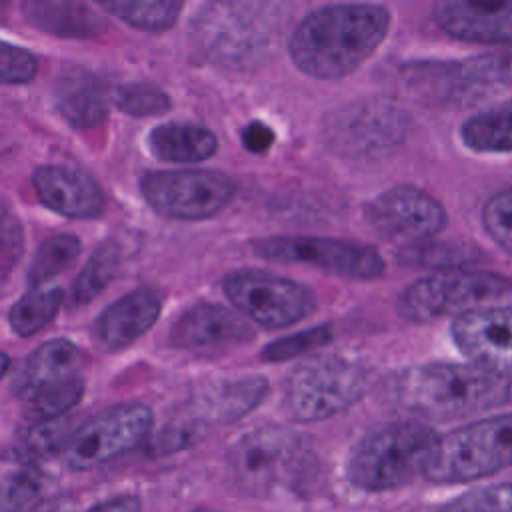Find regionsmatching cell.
<instances>
[{
	"instance_id": "16",
	"label": "cell",
	"mask_w": 512,
	"mask_h": 512,
	"mask_svg": "<svg viewBox=\"0 0 512 512\" xmlns=\"http://www.w3.org/2000/svg\"><path fill=\"white\" fill-rule=\"evenodd\" d=\"M38 198L68 218H94L104 208L102 188L84 172L66 166H42L32 174Z\"/></svg>"
},
{
	"instance_id": "35",
	"label": "cell",
	"mask_w": 512,
	"mask_h": 512,
	"mask_svg": "<svg viewBox=\"0 0 512 512\" xmlns=\"http://www.w3.org/2000/svg\"><path fill=\"white\" fill-rule=\"evenodd\" d=\"M24 250V232L14 212L0 204V280L10 274Z\"/></svg>"
},
{
	"instance_id": "30",
	"label": "cell",
	"mask_w": 512,
	"mask_h": 512,
	"mask_svg": "<svg viewBox=\"0 0 512 512\" xmlns=\"http://www.w3.org/2000/svg\"><path fill=\"white\" fill-rule=\"evenodd\" d=\"M116 106L130 116H154L170 108V98L164 90L148 82L124 84L114 92Z\"/></svg>"
},
{
	"instance_id": "9",
	"label": "cell",
	"mask_w": 512,
	"mask_h": 512,
	"mask_svg": "<svg viewBox=\"0 0 512 512\" xmlns=\"http://www.w3.org/2000/svg\"><path fill=\"white\" fill-rule=\"evenodd\" d=\"M236 184L216 170H164L142 178L146 202L174 220H202L220 212L234 196Z\"/></svg>"
},
{
	"instance_id": "10",
	"label": "cell",
	"mask_w": 512,
	"mask_h": 512,
	"mask_svg": "<svg viewBox=\"0 0 512 512\" xmlns=\"http://www.w3.org/2000/svg\"><path fill=\"white\" fill-rule=\"evenodd\" d=\"M222 286L242 314L270 330L292 326L316 310V298L304 284L268 272H234Z\"/></svg>"
},
{
	"instance_id": "14",
	"label": "cell",
	"mask_w": 512,
	"mask_h": 512,
	"mask_svg": "<svg viewBox=\"0 0 512 512\" xmlns=\"http://www.w3.org/2000/svg\"><path fill=\"white\" fill-rule=\"evenodd\" d=\"M252 338V326L236 312L218 304L188 308L170 330L172 344L190 352H224Z\"/></svg>"
},
{
	"instance_id": "20",
	"label": "cell",
	"mask_w": 512,
	"mask_h": 512,
	"mask_svg": "<svg viewBox=\"0 0 512 512\" xmlns=\"http://www.w3.org/2000/svg\"><path fill=\"white\" fill-rule=\"evenodd\" d=\"M22 8L26 20L36 28L64 38H88L96 36L104 28V20L80 2L34 0L26 2Z\"/></svg>"
},
{
	"instance_id": "38",
	"label": "cell",
	"mask_w": 512,
	"mask_h": 512,
	"mask_svg": "<svg viewBox=\"0 0 512 512\" xmlns=\"http://www.w3.org/2000/svg\"><path fill=\"white\" fill-rule=\"evenodd\" d=\"M142 504L140 498L134 494H118L112 498H106L94 506H90L86 512H140Z\"/></svg>"
},
{
	"instance_id": "32",
	"label": "cell",
	"mask_w": 512,
	"mask_h": 512,
	"mask_svg": "<svg viewBox=\"0 0 512 512\" xmlns=\"http://www.w3.org/2000/svg\"><path fill=\"white\" fill-rule=\"evenodd\" d=\"M482 222L490 238L512 254V188L494 194L484 204Z\"/></svg>"
},
{
	"instance_id": "5",
	"label": "cell",
	"mask_w": 512,
	"mask_h": 512,
	"mask_svg": "<svg viewBox=\"0 0 512 512\" xmlns=\"http://www.w3.org/2000/svg\"><path fill=\"white\" fill-rule=\"evenodd\" d=\"M372 384V372L362 362L328 356L298 366L286 380L284 406L298 422L334 416L358 402Z\"/></svg>"
},
{
	"instance_id": "4",
	"label": "cell",
	"mask_w": 512,
	"mask_h": 512,
	"mask_svg": "<svg viewBox=\"0 0 512 512\" xmlns=\"http://www.w3.org/2000/svg\"><path fill=\"white\" fill-rule=\"evenodd\" d=\"M310 462L312 452L308 440L280 426L250 430L238 438L228 454L232 482L250 496L294 488L308 472Z\"/></svg>"
},
{
	"instance_id": "6",
	"label": "cell",
	"mask_w": 512,
	"mask_h": 512,
	"mask_svg": "<svg viewBox=\"0 0 512 512\" xmlns=\"http://www.w3.org/2000/svg\"><path fill=\"white\" fill-rule=\"evenodd\" d=\"M512 298V280L490 272H436L404 288L398 312L412 322L468 314Z\"/></svg>"
},
{
	"instance_id": "7",
	"label": "cell",
	"mask_w": 512,
	"mask_h": 512,
	"mask_svg": "<svg viewBox=\"0 0 512 512\" xmlns=\"http://www.w3.org/2000/svg\"><path fill=\"white\" fill-rule=\"evenodd\" d=\"M512 464V414L484 418L440 436L426 472L430 482L460 484Z\"/></svg>"
},
{
	"instance_id": "29",
	"label": "cell",
	"mask_w": 512,
	"mask_h": 512,
	"mask_svg": "<svg viewBox=\"0 0 512 512\" xmlns=\"http://www.w3.org/2000/svg\"><path fill=\"white\" fill-rule=\"evenodd\" d=\"M266 380L260 376L242 378L236 382H230L220 390V394L214 398V414L220 420H236L242 414L250 412L260 398L266 394Z\"/></svg>"
},
{
	"instance_id": "13",
	"label": "cell",
	"mask_w": 512,
	"mask_h": 512,
	"mask_svg": "<svg viewBox=\"0 0 512 512\" xmlns=\"http://www.w3.org/2000/svg\"><path fill=\"white\" fill-rule=\"evenodd\" d=\"M452 338L472 364L512 376V306L498 304L454 318Z\"/></svg>"
},
{
	"instance_id": "22",
	"label": "cell",
	"mask_w": 512,
	"mask_h": 512,
	"mask_svg": "<svg viewBox=\"0 0 512 512\" xmlns=\"http://www.w3.org/2000/svg\"><path fill=\"white\" fill-rule=\"evenodd\" d=\"M460 138L476 152H512V100L470 116L460 128Z\"/></svg>"
},
{
	"instance_id": "27",
	"label": "cell",
	"mask_w": 512,
	"mask_h": 512,
	"mask_svg": "<svg viewBox=\"0 0 512 512\" xmlns=\"http://www.w3.org/2000/svg\"><path fill=\"white\" fill-rule=\"evenodd\" d=\"M458 72V86L462 90L490 88L512 82V50L484 54L452 66Z\"/></svg>"
},
{
	"instance_id": "25",
	"label": "cell",
	"mask_w": 512,
	"mask_h": 512,
	"mask_svg": "<svg viewBox=\"0 0 512 512\" xmlns=\"http://www.w3.org/2000/svg\"><path fill=\"white\" fill-rule=\"evenodd\" d=\"M100 6L106 12L114 14L116 18L128 22L130 26L146 28V30L170 28L182 10V4L176 0H144V2L112 0V2H100Z\"/></svg>"
},
{
	"instance_id": "37",
	"label": "cell",
	"mask_w": 512,
	"mask_h": 512,
	"mask_svg": "<svg viewBox=\"0 0 512 512\" xmlns=\"http://www.w3.org/2000/svg\"><path fill=\"white\" fill-rule=\"evenodd\" d=\"M272 142H274V132L264 122L254 120L242 130V144L246 146V150L254 154L266 152L272 146Z\"/></svg>"
},
{
	"instance_id": "34",
	"label": "cell",
	"mask_w": 512,
	"mask_h": 512,
	"mask_svg": "<svg viewBox=\"0 0 512 512\" xmlns=\"http://www.w3.org/2000/svg\"><path fill=\"white\" fill-rule=\"evenodd\" d=\"M70 434H66V420L64 418L38 420L28 430V434L24 438V444H22V450L30 458L40 456V454H50L56 448L64 450Z\"/></svg>"
},
{
	"instance_id": "26",
	"label": "cell",
	"mask_w": 512,
	"mask_h": 512,
	"mask_svg": "<svg viewBox=\"0 0 512 512\" xmlns=\"http://www.w3.org/2000/svg\"><path fill=\"white\" fill-rule=\"evenodd\" d=\"M80 252V242L72 234H58L48 238L36 252L30 270H28V282L34 288H40L48 280L60 276L64 270H68L76 256Z\"/></svg>"
},
{
	"instance_id": "40",
	"label": "cell",
	"mask_w": 512,
	"mask_h": 512,
	"mask_svg": "<svg viewBox=\"0 0 512 512\" xmlns=\"http://www.w3.org/2000/svg\"><path fill=\"white\" fill-rule=\"evenodd\" d=\"M188 512H212V510H206V508H194V510H188Z\"/></svg>"
},
{
	"instance_id": "28",
	"label": "cell",
	"mask_w": 512,
	"mask_h": 512,
	"mask_svg": "<svg viewBox=\"0 0 512 512\" xmlns=\"http://www.w3.org/2000/svg\"><path fill=\"white\" fill-rule=\"evenodd\" d=\"M120 260V248L116 242H104L92 258L84 264L80 274L72 284L74 304H88L96 294H100L112 280Z\"/></svg>"
},
{
	"instance_id": "19",
	"label": "cell",
	"mask_w": 512,
	"mask_h": 512,
	"mask_svg": "<svg viewBox=\"0 0 512 512\" xmlns=\"http://www.w3.org/2000/svg\"><path fill=\"white\" fill-rule=\"evenodd\" d=\"M150 152L164 162H200L210 158L218 140L212 130L192 122H168L148 134Z\"/></svg>"
},
{
	"instance_id": "1",
	"label": "cell",
	"mask_w": 512,
	"mask_h": 512,
	"mask_svg": "<svg viewBox=\"0 0 512 512\" xmlns=\"http://www.w3.org/2000/svg\"><path fill=\"white\" fill-rule=\"evenodd\" d=\"M390 12L378 4H330L310 12L290 38V58L308 76H348L382 44Z\"/></svg>"
},
{
	"instance_id": "33",
	"label": "cell",
	"mask_w": 512,
	"mask_h": 512,
	"mask_svg": "<svg viewBox=\"0 0 512 512\" xmlns=\"http://www.w3.org/2000/svg\"><path fill=\"white\" fill-rule=\"evenodd\" d=\"M328 340H330V328L328 326H318V328L304 330V332H298L294 336H288V338H282V340H276V342L268 344L262 350V358L268 360V362H282V360L294 358L302 352L320 348Z\"/></svg>"
},
{
	"instance_id": "23",
	"label": "cell",
	"mask_w": 512,
	"mask_h": 512,
	"mask_svg": "<svg viewBox=\"0 0 512 512\" xmlns=\"http://www.w3.org/2000/svg\"><path fill=\"white\" fill-rule=\"evenodd\" d=\"M62 304V290L34 288L26 292L10 310V328L18 336H32L42 330L58 312Z\"/></svg>"
},
{
	"instance_id": "8",
	"label": "cell",
	"mask_w": 512,
	"mask_h": 512,
	"mask_svg": "<svg viewBox=\"0 0 512 512\" xmlns=\"http://www.w3.org/2000/svg\"><path fill=\"white\" fill-rule=\"evenodd\" d=\"M152 410L140 402L116 404L74 430L62 450L74 470H90L138 446L152 428Z\"/></svg>"
},
{
	"instance_id": "21",
	"label": "cell",
	"mask_w": 512,
	"mask_h": 512,
	"mask_svg": "<svg viewBox=\"0 0 512 512\" xmlns=\"http://www.w3.org/2000/svg\"><path fill=\"white\" fill-rule=\"evenodd\" d=\"M62 116L76 128H92L106 116V96L100 82L84 72L64 76L56 88Z\"/></svg>"
},
{
	"instance_id": "36",
	"label": "cell",
	"mask_w": 512,
	"mask_h": 512,
	"mask_svg": "<svg viewBox=\"0 0 512 512\" xmlns=\"http://www.w3.org/2000/svg\"><path fill=\"white\" fill-rule=\"evenodd\" d=\"M36 70V58L26 48L0 42V84L30 82Z\"/></svg>"
},
{
	"instance_id": "12",
	"label": "cell",
	"mask_w": 512,
	"mask_h": 512,
	"mask_svg": "<svg viewBox=\"0 0 512 512\" xmlns=\"http://www.w3.org/2000/svg\"><path fill=\"white\" fill-rule=\"evenodd\" d=\"M366 220L386 240L422 242L444 230L446 210L420 188L394 186L368 202Z\"/></svg>"
},
{
	"instance_id": "31",
	"label": "cell",
	"mask_w": 512,
	"mask_h": 512,
	"mask_svg": "<svg viewBox=\"0 0 512 512\" xmlns=\"http://www.w3.org/2000/svg\"><path fill=\"white\" fill-rule=\"evenodd\" d=\"M438 512H512V482L464 492Z\"/></svg>"
},
{
	"instance_id": "3",
	"label": "cell",
	"mask_w": 512,
	"mask_h": 512,
	"mask_svg": "<svg viewBox=\"0 0 512 512\" xmlns=\"http://www.w3.org/2000/svg\"><path fill=\"white\" fill-rule=\"evenodd\" d=\"M440 436L420 422L386 424L360 440L348 460V480L366 492H386L426 476Z\"/></svg>"
},
{
	"instance_id": "18",
	"label": "cell",
	"mask_w": 512,
	"mask_h": 512,
	"mask_svg": "<svg viewBox=\"0 0 512 512\" xmlns=\"http://www.w3.org/2000/svg\"><path fill=\"white\" fill-rule=\"evenodd\" d=\"M82 354L66 338H54L38 346L22 364L14 390L26 402L36 394L78 378Z\"/></svg>"
},
{
	"instance_id": "11",
	"label": "cell",
	"mask_w": 512,
	"mask_h": 512,
	"mask_svg": "<svg viewBox=\"0 0 512 512\" xmlns=\"http://www.w3.org/2000/svg\"><path fill=\"white\" fill-rule=\"evenodd\" d=\"M254 250L260 258L266 260L312 264L326 272L356 280H370L384 272V262L372 246L350 240L316 236H274L258 240L254 244Z\"/></svg>"
},
{
	"instance_id": "2",
	"label": "cell",
	"mask_w": 512,
	"mask_h": 512,
	"mask_svg": "<svg viewBox=\"0 0 512 512\" xmlns=\"http://www.w3.org/2000/svg\"><path fill=\"white\" fill-rule=\"evenodd\" d=\"M510 378L476 364H424L394 382L396 400L430 420H452L508 402Z\"/></svg>"
},
{
	"instance_id": "24",
	"label": "cell",
	"mask_w": 512,
	"mask_h": 512,
	"mask_svg": "<svg viewBox=\"0 0 512 512\" xmlns=\"http://www.w3.org/2000/svg\"><path fill=\"white\" fill-rule=\"evenodd\" d=\"M48 480L34 464H24L0 478V512H28L38 504Z\"/></svg>"
},
{
	"instance_id": "39",
	"label": "cell",
	"mask_w": 512,
	"mask_h": 512,
	"mask_svg": "<svg viewBox=\"0 0 512 512\" xmlns=\"http://www.w3.org/2000/svg\"><path fill=\"white\" fill-rule=\"evenodd\" d=\"M8 368H10V358L4 352H0V378L6 374Z\"/></svg>"
},
{
	"instance_id": "17",
	"label": "cell",
	"mask_w": 512,
	"mask_h": 512,
	"mask_svg": "<svg viewBox=\"0 0 512 512\" xmlns=\"http://www.w3.org/2000/svg\"><path fill=\"white\" fill-rule=\"evenodd\" d=\"M162 302L156 290L138 288L112 306H108L96 320V340L108 352H118L138 340L152 328Z\"/></svg>"
},
{
	"instance_id": "15",
	"label": "cell",
	"mask_w": 512,
	"mask_h": 512,
	"mask_svg": "<svg viewBox=\"0 0 512 512\" xmlns=\"http://www.w3.org/2000/svg\"><path fill=\"white\" fill-rule=\"evenodd\" d=\"M432 14L436 24L458 40L512 46V0H442L434 4Z\"/></svg>"
}]
</instances>
